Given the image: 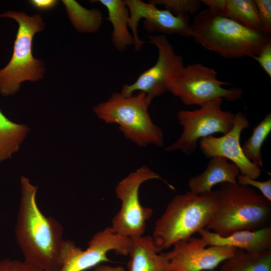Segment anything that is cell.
Returning <instances> with one entry per match:
<instances>
[{"label": "cell", "instance_id": "obj_5", "mask_svg": "<svg viewBox=\"0 0 271 271\" xmlns=\"http://www.w3.org/2000/svg\"><path fill=\"white\" fill-rule=\"evenodd\" d=\"M146 94L125 96L113 92L105 101L94 107L98 117L106 123H116L124 137L140 147L153 144L164 146L162 129L152 121L148 112Z\"/></svg>", "mask_w": 271, "mask_h": 271}, {"label": "cell", "instance_id": "obj_19", "mask_svg": "<svg viewBox=\"0 0 271 271\" xmlns=\"http://www.w3.org/2000/svg\"><path fill=\"white\" fill-rule=\"evenodd\" d=\"M91 2H98L107 9L106 20L113 27L111 42L117 51H125L128 47L134 45L133 35L128 29L129 12L124 0H97Z\"/></svg>", "mask_w": 271, "mask_h": 271}, {"label": "cell", "instance_id": "obj_10", "mask_svg": "<svg viewBox=\"0 0 271 271\" xmlns=\"http://www.w3.org/2000/svg\"><path fill=\"white\" fill-rule=\"evenodd\" d=\"M217 72L201 63L185 66L181 74L172 83L169 91L187 105L202 106L213 99L221 98L234 101L242 97L241 89H227L222 85L230 83L218 79Z\"/></svg>", "mask_w": 271, "mask_h": 271}, {"label": "cell", "instance_id": "obj_29", "mask_svg": "<svg viewBox=\"0 0 271 271\" xmlns=\"http://www.w3.org/2000/svg\"><path fill=\"white\" fill-rule=\"evenodd\" d=\"M31 5L35 8L41 11H46L53 9L58 4L55 0H32Z\"/></svg>", "mask_w": 271, "mask_h": 271}, {"label": "cell", "instance_id": "obj_25", "mask_svg": "<svg viewBox=\"0 0 271 271\" xmlns=\"http://www.w3.org/2000/svg\"><path fill=\"white\" fill-rule=\"evenodd\" d=\"M260 23L261 31L271 34V1L255 0Z\"/></svg>", "mask_w": 271, "mask_h": 271}, {"label": "cell", "instance_id": "obj_11", "mask_svg": "<svg viewBox=\"0 0 271 271\" xmlns=\"http://www.w3.org/2000/svg\"><path fill=\"white\" fill-rule=\"evenodd\" d=\"M207 246L201 236L176 242L171 250L163 252L168 260L165 271L212 270L237 249L228 246Z\"/></svg>", "mask_w": 271, "mask_h": 271}, {"label": "cell", "instance_id": "obj_6", "mask_svg": "<svg viewBox=\"0 0 271 271\" xmlns=\"http://www.w3.org/2000/svg\"><path fill=\"white\" fill-rule=\"evenodd\" d=\"M1 17L13 19L19 25L11 59L0 69V93L8 96L19 89L21 82L43 77V63L33 57L32 47L33 38L43 30L44 23L40 15L30 17L24 12L8 11L0 14Z\"/></svg>", "mask_w": 271, "mask_h": 271}, {"label": "cell", "instance_id": "obj_17", "mask_svg": "<svg viewBox=\"0 0 271 271\" xmlns=\"http://www.w3.org/2000/svg\"><path fill=\"white\" fill-rule=\"evenodd\" d=\"M128 255L129 271H165L168 262L150 235L131 238Z\"/></svg>", "mask_w": 271, "mask_h": 271}, {"label": "cell", "instance_id": "obj_14", "mask_svg": "<svg viewBox=\"0 0 271 271\" xmlns=\"http://www.w3.org/2000/svg\"><path fill=\"white\" fill-rule=\"evenodd\" d=\"M131 238L115 232L108 227L96 232L89 240L87 248H82L70 257L60 271H85L105 262L110 261L107 254L128 255Z\"/></svg>", "mask_w": 271, "mask_h": 271}, {"label": "cell", "instance_id": "obj_8", "mask_svg": "<svg viewBox=\"0 0 271 271\" xmlns=\"http://www.w3.org/2000/svg\"><path fill=\"white\" fill-rule=\"evenodd\" d=\"M223 99L210 100L199 109L193 110H180L177 116L183 131L179 138L167 147L166 151L181 150L187 155L196 149L199 139L220 132H229L234 124V114L221 109Z\"/></svg>", "mask_w": 271, "mask_h": 271}, {"label": "cell", "instance_id": "obj_26", "mask_svg": "<svg viewBox=\"0 0 271 271\" xmlns=\"http://www.w3.org/2000/svg\"><path fill=\"white\" fill-rule=\"evenodd\" d=\"M237 182L239 185L254 187L258 189L261 194L268 200L271 201V179L259 181L252 179L247 176L239 174L237 178Z\"/></svg>", "mask_w": 271, "mask_h": 271}, {"label": "cell", "instance_id": "obj_16", "mask_svg": "<svg viewBox=\"0 0 271 271\" xmlns=\"http://www.w3.org/2000/svg\"><path fill=\"white\" fill-rule=\"evenodd\" d=\"M239 170L235 164L225 158H211L205 170L201 174L189 179L188 185L191 193L201 195L211 192L216 184L223 183L238 184Z\"/></svg>", "mask_w": 271, "mask_h": 271}, {"label": "cell", "instance_id": "obj_24", "mask_svg": "<svg viewBox=\"0 0 271 271\" xmlns=\"http://www.w3.org/2000/svg\"><path fill=\"white\" fill-rule=\"evenodd\" d=\"M155 6H163L174 15H189L195 13L201 7L199 0H151Z\"/></svg>", "mask_w": 271, "mask_h": 271}, {"label": "cell", "instance_id": "obj_20", "mask_svg": "<svg viewBox=\"0 0 271 271\" xmlns=\"http://www.w3.org/2000/svg\"><path fill=\"white\" fill-rule=\"evenodd\" d=\"M218 271H271V249L251 253L237 249Z\"/></svg>", "mask_w": 271, "mask_h": 271}, {"label": "cell", "instance_id": "obj_31", "mask_svg": "<svg viewBox=\"0 0 271 271\" xmlns=\"http://www.w3.org/2000/svg\"><path fill=\"white\" fill-rule=\"evenodd\" d=\"M210 271H218V270H216L214 269V270H210Z\"/></svg>", "mask_w": 271, "mask_h": 271}, {"label": "cell", "instance_id": "obj_28", "mask_svg": "<svg viewBox=\"0 0 271 271\" xmlns=\"http://www.w3.org/2000/svg\"><path fill=\"white\" fill-rule=\"evenodd\" d=\"M0 271H43L40 268L30 265L24 261L5 259L0 261Z\"/></svg>", "mask_w": 271, "mask_h": 271}, {"label": "cell", "instance_id": "obj_1", "mask_svg": "<svg viewBox=\"0 0 271 271\" xmlns=\"http://www.w3.org/2000/svg\"><path fill=\"white\" fill-rule=\"evenodd\" d=\"M21 183L15 234L24 261L43 271H60L81 248L73 241L64 240L62 225L41 212L36 198L37 187L24 176Z\"/></svg>", "mask_w": 271, "mask_h": 271}, {"label": "cell", "instance_id": "obj_18", "mask_svg": "<svg viewBox=\"0 0 271 271\" xmlns=\"http://www.w3.org/2000/svg\"><path fill=\"white\" fill-rule=\"evenodd\" d=\"M207 8L251 30L261 31L257 9L254 0H202Z\"/></svg>", "mask_w": 271, "mask_h": 271}, {"label": "cell", "instance_id": "obj_2", "mask_svg": "<svg viewBox=\"0 0 271 271\" xmlns=\"http://www.w3.org/2000/svg\"><path fill=\"white\" fill-rule=\"evenodd\" d=\"M195 42L225 59L256 55L270 35L247 28L221 13L206 8L191 23Z\"/></svg>", "mask_w": 271, "mask_h": 271}, {"label": "cell", "instance_id": "obj_4", "mask_svg": "<svg viewBox=\"0 0 271 271\" xmlns=\"http://www.w3.org/2000/svg\"><path fill=\"white\" fill-rule=\"evenodd\" d=\"M217 207L215 191L201 195L187 191L176 195L155 222L152 237L159 252L206 228Z\"/></svg>", "mask_w": 271, "mask_h": 271}, {"label": "cell", "instance_id": "obj_7", "mask_svg": "<svg viewBox=\"0 0 271 271\" xmlns=\"http://www.w3.org/2000/svg\"><path fill=\"white\" fill-rule=\"evenodd\" d=\"M153 179L163 180L159 174L143 166L116 185L115 193L121 207L112 218L110 226L115 232L130 238L144 235L153 210L141 204L139 192L143 183Z\"/></svg>", "mask_w": 271, "mask_h": 271}, {"label": "cell", "instance_id": "obj_3", "mask_svg": "<svg viewBox=\"0 0 271 271\" xmlns=\"http://www.w3.org/2000/svg\"><path fill=\"white\" fill-rule=\"evenodd\" d=\"M216 192V209L205 229L226 236L236 231L269 225L271 201L252 187L223 183Z\"/></svg>", "mask_w": 271, "mask_h": 271}, {"label": "cell", "instance_id": "obj_23", "mask_svg": "<svg viewBox=\"0 0 271 271\" xmlns=\"http://www.w3.org/2000/svg\"><path fill=\"white\" fill-rule=\"evenodd\" d=\"M271 131V114L265 115L253 128L251 136L241 147L246 158L253 164L263 167L261 149Z\"/></svg>", "mask_w": 271, "mask_h": 271}, {"label": "cell", "instance_id": "obj_22", "mask_svg": "<svg viewBox=\"0 0 271 271\" xmlns=\"http://www.w3.org/2000/svg\"><path fill=\"white\" fill-rule=\"evenodd\" d=\"M63 2L73 26L78 31L92 33L99 29L103 20L100 10L86 9L75 1Z\"/></svg>", "mask_w": 271, "mask_h": 271}, {"label": "cell", "instance_id": "obj_13", "mask_svg": "<svg viewBox=\"0 0 271 271\" xmlns=\"http://www.w3.org/2000/svg\"><path fill=\"white\" fill-rule=\"evenodd\" d=\"M249 126L248 120L242 112L234 114L231 129L220 137L210 136L200 141V147L207 157H222L229 160L238 167L240 175L256 180L260 175V167L248 160L245 156L240 144L242 130Z\"/></svg>", "mask_w": 271, "mask_h": 271}, {"label": "cell", "instance_id": "obj_27", "mask_svg": "<svg viewBox=\"0 0 271 271\" xmlns=\"http://www.w3.org/2000/svg\"><path fill=\"white\" fill-rule=\"evenodd\" d=\"M251 58L258 62L267 75L271 78V39L264 44L256 55Z\"/></svg>", "mask_w": 271, "mask_h": 271}, {"label": "cell", "instance_id": "obj_9", "mask_svg": "<svg viewBox=\"0 0 271 271\" xmlns=\"http://www.w3.org/2000/svg\"><path fill=\"white\" fill-rule=\"evenodd\" d=\"M148 38L149 43L158 49V60L154 66L141 73L133 83L123 85L120 93L129 96L136 91L143 92L150 105L155 97L169 91L170 86L181 74L185 66L182 56L175 53L166 35H150Z\"/></svg>", "mask_w": 271, "mask_h": 271}, {"label": "cell", "instance_id": "obj_12", "mask_svg": "<svg viewBox=\"0 0 271 271\" xmlns=\"http://www.w3.org/2000/svg\"><path fill=\"white\" fill-rule=\"evenodd\" d=\"M129 10L128 27L134 39V47L140 51L145 42L141 40L138 33L140 20L144 19L143 26L150 33L161 35H178L192 37L191 23L189 15L175 16L166 9L161 10L150 2L142 0H124Z\"/></svg>", "mask_w": 271, "mask_h": 271}, {"label": "cell", "instance_id": "obj_30", "mask_svg": "<svg viewBox=\"0 0 271 271\" xmlns=\"http://www.w3.org/2000/svg\"><path fill=\"white\" fill-rule=\"evenodd\" d=\"M92 271H125V268L120 265L110 266L99 264L93 268Z\"/></svg>", "mask_w": 271, "mask_h": 271}, {"label": "cell", "instance_id": "obj_15", "mask_svg": "<svg viewBox=\"0 0 271 271\" xmlns=\"http://www.w3.org/2000/svg\"><path fill=\"white\" fill-rule=\"evenodd\" d=\"M198 233L208 246H228L251 253L271 249L270 225L254 230L236 231L226 236H221L205 228Z\"/></svg>", "mask_w": 271, "mask_h": 271}, {"label": "cell", "instance_id": "obj_21", "mask_svg": "<svg viewBox=\"0 0 271 271\" xmlns=\"http://www.w3.org/2000/svg\"><path fill=\"white\" fill-rule=\"evenodd\" d=\"M28 130L26 125L12 121L0 109V162L18 151Z\"/></svg>", "mask_w": 271, "mask_h": 271}]
</instances>
